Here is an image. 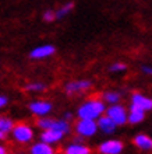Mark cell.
Wrapping results in <instances>:
<instances>
[{
  "instance_id": "9c48e42d",
  "label": "cell",
  "mask_w": 152,
  "mask_h": 154,
  "mask_svg": "<svg viewBox=\"0 0 152 154\" xmlns=\"http://www.w3.org/2000/svg\"><path fill=\"white\" fill-rule=\"evenodd\" d=\"M56 53V48L52 44H43L39 46H35L29 52L28 56L34 60H42V59H48V57L53 56Z\"/></svg>"
},
{
  "instance_id": "2e32d148",
  "label": "cell",
  "mask_w": 152,
  "mask_h": 154,
  "mask_svg": "<svg viewBox=\"0 0 152 154\" xmlns=\"http://www.w3.org/2000/svg\"><path fill=\"white\" fill-rule=\"evenodd\" d=\"M28 153L29 154H56V151H55L53 146L38 140V142H34L31 144Z\"/></svg>"
},
{
  "instance_id": "3957f363",
  "label": "cell",
  "mask_w": 152,
  "mask_h": 154,
  "mask_svg": "<svg viewBox=\"0 0 152 154\" xmlns=\"http://www.w3.org/2000/svg\"><path fill=\"white\" fill-rule=\"evenodd\" d=\"M10 136L13 137V140L18 144H28L34 140L35 137V130L29 123L25 122H16V125L13 128Z\"/></svg>"
},
{
  "instance_id": "ba28073f",
  "label": "cell",
  "mask_w": 152,
  "mask_h": 154,
  "mask_svg": "<svg viewBox=\"0 0 152 154\" xmlns=\"http://www.w3.org/2000/svg\"><path fill=\"white\" fill-rule=\"evenodd\" d=\"M96 150L99 154H121L124 150V143L119 139H108L98 144Z\"/></svg>"
},
{
  "instance_id": "5bb4252c",
  "label": "cell",
  "mask_w": 152,
  "mask_h": 154,
  "mask_svg": "<svg viewBox=\"0 0 152 154\" xmlns=\"http://www.w3.org/2000/svg\"><path fill=\"white\" fill-rule=\"evenodd\" d=\"M91 147L84 144V143L73 142L63 149V154H91Z\"/></svg>"
},
{
  "instance_id": "9a60e30c",
  "label": "cell",
  "mask_w": 152,
  "mask_h": 154,
  "mask_svg": "<svg viewBox=\"0 0 152 154\" xmlns=\"http://www.w3.org/2000/svg\"><path fill=\"white\" fill-rule=\"evenodd\" d=\"M145 111L140 109V108H137L134 105H128V118H127V123L130 125H138L141 122H144L145 119Z\"/></svg>"
},
{
  "instance_id": "52a82bcc",
  "label": "cell",
  "mask_w": 152,
  "mask_h": 154,
  "mask_svg": "<svg viewBox=\"0 0 152 154\" xmlns=\"http://www.w3.org/2000/svg\"><path fill=\"white\" fill-rule=\"evenodd\" d=\"M92 88V81L91 80H73L68 81L67 84L64 85V93L67 95H80Z\"/></svg>"
},
{
  "instance_id": "277c9868",
  "label": "cell",
  "mask_w": 152,
  "mask_h": 154,
  "mask_svg": "<svg viewBox=\"0 0 152 154\" xmlns=\"http://www.w3.org/2000/svg\"><path fill=\"white\" fill-rule=\"evenodd\" d=\"M74 132L77 136H80L82 139H88V137H94L98 133V122L96 121H91V119H78L74 123Z\"/></svg>"
},
{
  "instance_id": "4316f807",
  "label": "cell",
  "mask_w": 152,
  "mask_h": 154,
  "mask_svg": "<svg viewBox=\"0 0 152 154\" xmlns=\"http://www.w3.org/2000/svg\"><path fill=\"white\" fill-rule=\"evenodd\" d=\"M0 154H8V150L6 149V146L0 144Z\"/></svg>"
},
{
  "instance_id": "ffe728a7",
  "label": "cell",
  "mask_w": 152,
  "mask_h": 154,
  "mask_svg": "<svg viewBox=\"0 0 152 154\" xmlns=\"http://www.w3.org/2000/svg\"><path fill=\"white\" fill-rule=\"evenodd\" d=\"M24 88L27 93H43L46 90V84L40 83V81H31V83L25 84Z\"/></svg>"
},
{
  "instance_id": "44dd1931",
  "label": "cell",
  "mask_w": 152,
  "mask_h": 154,
  "mask_svg": "<svg viewBox=\"0 0 152 154\" xmlns=\"http://www.w3.org/2000/svg\"><path fill=\"white\" fill-rule=\"evenodd\" d=\"M127 70V65L123 63V62H115L109 66V72L110 73H123Z\"/></svg>"
},
{
  "instance_id": "8fae6325",
  "label": "cell",
  "mask_w": 152,
  "mask_h": 154,
  "mask_svg": "<svg viewBox=\"0 0 152 154\" xmlns=\"http://www.w3.org/2000/svg\"><path fill=\"white\" fill-rule=\"evenodd\" d=\"M64 136H66V134L61 133V132H57V130H52V129L40 130L39 140L43 143H48L50 146H55V144H57V143H60L61 140H63Z\"/></svg>"
},
{
  "instance_id": "5b68a950",
  "label": "cell",
  "mask_w": 152,
  "mask_h": 154,
  "mask_svg": "<svg viewBox=\"0 0 152 154\" xmlns=\"http://www.w3.org/2000/svg\"><path fill=\"white\" fill-rule=\"evenodd\" d=\"M105 115H108L117 126H123L127 123L128 118V108L123 105V104H113V105H108Z\"/></svg>"
},
{
  "instance_id": "8992f818",
  "label": "cell",
  "mask_w": 152,
  "mask_h": 154,
  "mask_svg": "<svg viewBox=\"0 0 152 154\" xmlns=\"http://www.w3.org/2000/svg\"><path fill=\"white\" fill-rule=\"evenodd\" d=\"M53 109V104L49 100H34L28 104V111L36 118L49 116Z\"/></svg>"
},
{
  "instance_id": "d6986e66",
  "label": "cell",
  "mask_w": 152,
  "mask_h": 154,
  "mask_svg": "<svg viewBox=\"0 0 152 154\" xmlns=\"http://www.w3.org/2000/svg\"><path fill=\"white\" fill-rule=\"evenodd\" d=\"M74 2H66L64 4H61L60 7L56 10V18L60 20V18H64L66 16H68L70 13L74 10Z\"/></svg>"
},
{
  "instance_id": "30bf717a",
  "label": "cell",
  "mask_w": 152,
  "mask_h": 154,
  "mask_svg": "<svg viewBox=\"0 0 152 154\" xmlns=\"http://www.w3.org/2000/svg\"><path fill=\"white\" fill-rule=\"evenodd\" d=\"M130 104L145 111V112L152 111V98L144 95L142 93H133L131 97H130Z\"/></svg>"
},
{
  "instance_id": "d4e9b609",
  "label": "cell",
  "mask_w": 152,
  "mask_h": 154,
  "mask_svg": "<svg viewBox=\"0 0 152 154\" xmlns=\"http://www.w3.org/2000/svg\"><path fill=\"white\" fill-rule=\"evenodd\" d=\"M73 118H74V115H73L71 112H66V114L63 115V119H66V121H68V122H71Z\"/></svg>"
},
{
  "instance_id": "603a6c76",
  "label": "cell",
  "mask_w": 152,
  "mask_h": 154,
  "mask_svg": "<svg viewBox=\"0 0 152 154\" xmlns=\"http://www.w3.org/2000/svg\"><path fill=\"white\" fill-rule=\"evenodd\" d=\"M7 105H8V98L6 97V95H1V94H0V111L3 109V108H6Z\"/></svg>"
},
{
  "instance_id": "7c38bea8",
  "label": "cell",
  "mask_w": 152,
  "mask_h": 154,
  "mask_svg": "<svg viewBox=\"0 0 152 154\" xmlns=\"http://www.w3.org/2000/svg\"><path fill=\"white\" fill-rule=\"evenodd\" d=\"M98 128L103 134H113L116 132V129L119 126L115 123V122L108 116V115H102V116L98 119Z\"/></svg>"
},
{
  "instance_id": "7a4b0ae2",
  "label": "cell",
  "mask_w": 152,
  "mask_h": 154,
  "mask_svg": "<svg viewBox=\"0 0 152 154\" xmlns=\"http://www.w3.org/2000/svg\"><path fill=\"white\" fill-rule=\"evenodd\" d=\"M36 128L39 130H57L61 132L64 134H68L71 132V125L70 122L66 119H57V118H50V116H45V118H38L36 119Z\"/></svg>"
},
{
  "instance_id": "e0dca14e",
  "label": "cell",
  "mask_w": 152,
  "mask_h": 154,
  "mask_svg": "<svg viewBox=\"0 0 152 154\" xmlns=\"http://www.w3.org/2000/svg\"><path fill=\"white\" fill-rule=\"evenodd\" d=\"M102 100H103L108 105H113V104H119L121 100V93L120 91H115V90H109L102 94Z\"/></svg>"
},
{
  "instance_id": "4fadbf2b",
  "label": "cell",
  "mask_w": 152,
  "mask_h": 154,
  "mask_svg": "<svg viewBox=\"0 0 152 154\" xmlns=\"http://www.w3.org/2000/svg\"><path fill=\"white\" fill-rule=\"evenodd\" d=\"M133 144L142 151H149L152 150V137L145 133L136 134L133 139Z\"/></svg>"
},
{
  "instance_id": "6da1fadb",
  "label": "cell",
  "mask_w": 152,
  "mask_h": 154,
  "mask_svg": "<svg viewBox=\"0 0 152 154\" xmlns=\"http://www.w3.org/2000/svg\"><path fill=\"white\" fill-rule=\"evenodd\" d=\"M108 108V104L99 97L87 98L84 102H81L77 108L76 116L78 119H91V121H98L102 115H105Z\"/></svg>"
},
{
  "instance_id": "ac0fdd59",
  "label": "cell",
  "mask_w": 152,
  "mask_h": 154,
  "mask_svg": "<svg viewBox=\"0 0 152 154\" xmlns=\"http://www.w3.org/2000/svg\"><path fill=\"white\" fill-rule=\"evenodd\" d=\"M14 125H16V122L13 121L10 116L0 114V132H6V133L10 134Z\"/></svg>"
},
{
  "instance_id": "cb8c5ba5",
  "label": "cell",
  "mask_w": 152,
  "mask_h": 154,
  "mask_svg": "<svg viewBox=\"0 0 152 154\" xmlns=\"http://www.w3.org/2000/svg\"><path fill=\"white\" fill-rule=\"evenodd\" d=\"M141 72L148 76H152V66H147V65H142L141 66Z\"/></svg>"
},
{
  "instance_id": "7402d4cb",
  "label": "cell",
  "mask_w": 152,
  "mask_h": 154,
  "mask_svg": "<svg viewBox=\"0 0 152 154\" xmlns=\"http://www.w3.org/2000/svg\"><path fill=\"white\" fill-rule=\"evenodd\" d=\"M42 18H43V21H46V23H52V21L57 20L56 18V10H52V8L45 10L43 14H42Z\"/></svg>"
},
{
  "instance_id": "484cf974",
  "label": "cell",
  "mask_w": 152,
  "mask_h": 154,
  "mask_svg": "<svg viewBox=\"0 0 152 154\" xmlns=\"http://www.w3.org/2000/svg\"><path fill=\"white\" fill-rule=\"evenodd\" d=\"M7 137H8V133H6V132H0V142L7 140Z\"/></svg>"
}]
</instances>
